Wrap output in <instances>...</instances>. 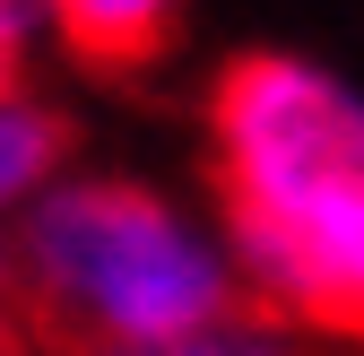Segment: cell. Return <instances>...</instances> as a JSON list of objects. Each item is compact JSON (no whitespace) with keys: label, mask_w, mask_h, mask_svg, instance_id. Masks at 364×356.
Masks as SVG:
<instances>
[{"label":"cell","mask_w":364,"mask_h":356,"mask_svg":"<svg viewBox=\"0 0 364 356\" xmlns=\"http://www.w3.org/2000/svg\"><path fill=\"white\" fill-rule=\"evenodd\" d=\"M225 261L260 322L364 347V96L304 53H235L208 87Z\"/></svg>","instance_id":"6da1fadb"},{"label":"cell","mask_w":364,"mask_h":356,"mask_svg":"<svg viewBox=\"0 0 364 356\" xmlns=\"http://www.w3.org/2000/svg\"><path fill=\"white\" fill-rule=\"evenodd\" d=\"M26 339L53 356H122L243 322L252 295L191 217L130 174H70L18 226Z\"/></svg>","instance_id":"7a4b0ae2"},{"label":"cell","mask_w":364,"mask_h":356,"mask_svg":"<svg viewBox=\"0 0 364 356\" xmlns=\"http://www.w3.org/2000/svg\"><path fill=\"white\" fill-rule=\"evenodd\" d=\"M191 0H53V35L87 78H148L173 43Z\"/></svg>","instance_id":"3957f363"},{"label":"cell","mask_w":364,"mask_h":356,"mask_svg":"<svg viewBox=\"0 0 364 356\" xmlns=\"http://www.w3.org/2000/svg\"><path fill=\"white\" fill-rule=\"evenodd\" d=\"M61 157H70V113L26 96V87H9V96H0V217L35 209L43 192H53Z\"/></svg>","instance_id":"277c9868"},{"label":"cell","mask_w":364,"mask_h":356,"mask_svg":"<svg viewBox=\"0 0 364 356\" xmlns=\"http://www.w3.org/2000/svg\"><path fill=\"white\" fill-rule=\"evenodd\" d=\"M122 356H304V347H287V339H278V322L243 313V322H217V330H200V339H165V347H122Z\"/></svg>","instance_id":"5b68a950"},{"label":"cell","mask_w":364,"mask_h":356,"mask_svg":"<svg viewBox=\"0 0 364 356\" xmlns=\"http://www.w3.org/2000/svg\"><path fill=\"white\" fill-rule=\"evenodd\" d=\"M43 26H53V0H0V96L18 87V70H26Z\"/></svg>","instance_id":"8992f818"},{"label":"cell","mask_w":364,"mask_h":356,"mask_svg":"<svg viewBox=\"0 0 364 356\" xmlns=\"http://www.w3.org/2000/svg\"><path fill=\"white\" fill-rule=\"evenodd\" d=\"M26 339V295H18V244L0 235V347Z\"/></svg>","instance_id":"52a82bcc"}]
</instances>
